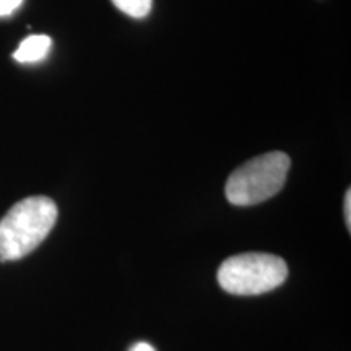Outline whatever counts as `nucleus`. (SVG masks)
Instances as JSON below:
<instances>
[{"instance_id": "39448f33", "label": "nucleus", "mask_w": 351, "mask_h": 351, "mask_svg": "<svg viewBox=\"0 0 351 351\" xmlns=\"http://www.w3.org/2000/svg\"><path fill=\"white\" fill-rule=\"evenodd\" d=\"M153 0H112V3L122 13L132 19H145L152 10Z\"/></svg>"}, {"instance_id": "6e6552de", "label": "nucleus", "mask_w": 351, "mask_h": 351, "mask_svg": "<svg viewBox=\"0 0 351 351\" xmlns=\"http://www.w3.org/2000/svg\"><path fill=\"white\" fill-rule=\"evenodd\" d=\"M130 351H155V348L150 343H145V341H140V343L132 346Z\"/></svg>"}, {"instance_id": "f257e3e1", "label": "nucleus", "mask_w": 351, "mask_h": 351, "mask_svg": "<svg viewBox=\"0 0 351 351\" xmlns=\"http://www.w3.org/2000/svg\"><path fill=\"white\" fill-rule=\"evenodd\" d=\"M57 205L44 195L23 199L0 219V261H20L47 238L57 221Z\"/></svg>"}, {"instance_id": "423d86ee", "label": "nucleus", "mask_w": 351, "mask_h": 351, "mask_svg": "<svg viewBox=\"0 0 351 351\" xmlns=\"http://www.w3.org/2000/svg\"><path fill=\"white\" fill-rule=\"evenodd\" d=\"M23 0H0V16L12 15L13 10H16L21 5Z\"/></svg>"}, {"instance_id": "20e7f679", "label": "nucleus", "mask_w": 351, "mask_h": 351, "mask_svg": "<svg viewBox=\"0 0 351 351\" xmlns=\"http://www.w3.org/2000/svg\"><path fill=\"white\" fill-rule=\"evenodd\" d=\"M52 41L46 34H33L21 41L19 49L15 51V60L20 64H33L43 60L44 57L49 54Z\"/></svg>"}, {"instance_id": "f03ea898", "label": "nucleus", "mask_w": 351, "mask_h": 351, "mask_svg": "<svg viewBox=\"0 0 351 351\" xmlns=\"http://www.w3.org/2000/svg\"><path fill=\"white\" fill-rule=\"evenodd\" d=\"M291 166L287 153L271 152L239 166L228 178L225 194L230 204L249 207L265 202L282 191Z\"/></svg>"}, {"instance_id": "7ed1b4c3", "label": "nucleus", "mask_w": 351, "mask_h": 351, "mask_svg": "<svg viewBox=\"0 0 351 351\" xmlns=\"http://www.w3.org/2000/svg\"><path fill=\"white\" fill-rule=\"evenodd\" d=\"M288 265L282 257L263 252L239 254L226 258L218 270V283L231 295H263L283 285Z\"/></svg>"}, {"instance_id": "0eeeda50", "label": "nucleus", "mask_w": 351, "mask_h": 351, "mask_svg": "<svg viewBox=\"0 0 351 351\" xmlns=\"http://www.w3.org/2000/svg\"><path fill=\"white\" fill-rule=\"evenodd\" d=\"M343 213H345V223L346 228L351 231V191L348 189L345 194V202H343Z\"/></svg>"}]
</instances>
